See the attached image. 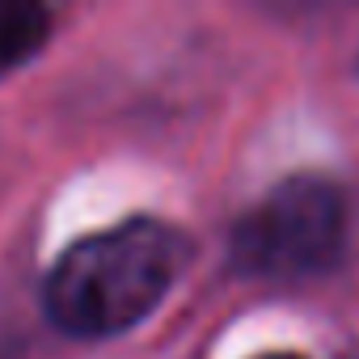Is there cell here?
<instances>
[{
	"label": "cell",
	"instance_id": "obj_1",
	"mask_svg": "<svg viewBox=\"0 0 359 359\" xmlns=\"http://www.w3.org/2000/svg\"><path fill=\"white\" fill-rule=\"evenodd\" d=\"M191 262V241L165 220H127L76 241L47 279V313L64 334L110 338L144 321Z\"/></svg>",
	"mask_w": 359,
	"mask_h": 359
},
{
	"label": "cell",
	"instance_id": "obj_2",
	"mask_svg": "<svg viewBox=\"0 0 359 359\" xmlns=\"http://www.w3.org/2000/svg\"><path fill=\"white\" fill-rule=\"evenodd\" d=\"M346 203L325 177H287L233 229V258L250 275H317L342 254Z\"/></svg>",
	"mask_w": 359,
	"mask_h": 359
},
{
	"label": "cell",
	"instance_id": "obj_3",
	"mask_svg": "<svg viewBox=\"0 0 359 359\" xmlns=\"http://www.w3.org/2000/svg\"><path fill=\"white\" fill-rule=\"evenodd\" d=\"M51 39V13L30 0H0V72L39 55Z\"/></svg>",
	"mask_w": 359,
	"mask_h": 359
},
{
	"label": "cell",
	"instance_id": "obj_4",
	"mask_svg": "<svg viewBox=\"0 0 359 359\" xmlns=\"http://www.w3.org/2000/svg\"><path fill=\"white\" fill-rule=\"evenodd\" d=\"M262 359H300V355H262Z\"/></svg>",
	"mask_w": 359,
	"mask_h": 359
}]
</instances>
